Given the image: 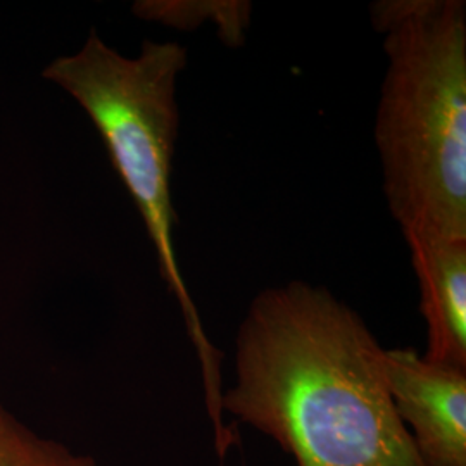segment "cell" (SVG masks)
<instances>
[{
    "label": "cell",
    "instance_id": "cell-4",
    "mask_svg": "<svg viewBox=\"0 0 466 466\" xmlns=\"http://www.w3.org/2000/svg\"><path fill=\"white\" fill-rule=\"evenodd\" d=\"M385 375L421 465L466 466V370L385 350Z\"/></svg>",
    "mask_w": 466,
    "mask_h": 466
},
{
    "label": "cell",
    "instance_id": "cell-6",
    "mask_svg": "<svg viewBox=\"0 0 466 466\" xmlns=\"http://www.w3.org/2000/svg\"><path fill=\"white\" fill-rule=\"evenodd\" d=\"M134 11L144 19L177 28H196L206 19L217 21L228 46L240 44L250 19L248 2H137Z\"/></svg>",
    "mask_w": 466,
    "mask_h": 466
},
{
    "label": "cell",
    "instance_id": "cell-5",
    "mask_svg": "<svg viewBox=\"0 0 466 466\" xmlns=\"http://www.w3.org/2000/svg\"><path fill=\"white\" fill-rule=\"evenodd\" d=\"M427 323L423 358L466 370V240L406 235Z\"/></svg>",
    "mask_w": 466,
    "mask_h": 466
},
{
    "label": "cell",
    "instance_id": "cell-7",
    "mask_svg": "<svg viewBox=\"0 0 466 466\" xmlns=\"http://www.w3.org/2000/svg\"><path fill=\"white\" fill-rule=\"evenodd\" d=\"M0 466H99L94 458L42 437L19 421L0 400Z\"/></svg>",
    "mask_w": 466,
    "mask_h": 466
},
{
    "label": "cell",
    "instance_id": "cell-3",
    "mask_svg": "<svg viewBox=\"0 0 466 466\" xmlns=\"http://www.w3.org/2000/svg\"><path fill=\"white\" fill-rule=\"evenodd\" d=\"M188 61L178 42L146 40L127 57L92 32L82 49L54 59L42 76L78 102L109 152L111 163L144 219L159 271L178 302L198 350L208 411L221 423V354L204 332L185 285L173 240V154L180 127L177 85Z\"/></svg>",
    "mask_w": 466,
    "mask_h": 466
},
{
    "label": "cell",
    "instance_id": "cell-1",
    "mask_svg": "<svg viewBox=\"0 0 466 466\" xmlns=\"http://www.w3.org/2000/svg\"><path fill=\"white\" fill-rule=\"evenodd\" d=\"M221 413L271 437L298 466H423L385 375V350L346 302L292 280L252 302Z\"/></svg>",
    "mask_w": 466,
    "mask_h": 466
},
{
    "label": "cell",
    "instance_id": "cell-2",
    "mask_svg": "<svg viewBox=\"0 0 466 466\" xmlns=\"http://www.w3.org/2000/svg\"><path fill=\"white\" fill-rule=\"evenodd\" d=\"M387 69L375 115L383 194L402 237L466 240L465 0L370 7Z\"/></svg>",
    "mask_w": 466,
    "mask_h": 466
}]
</instances>
